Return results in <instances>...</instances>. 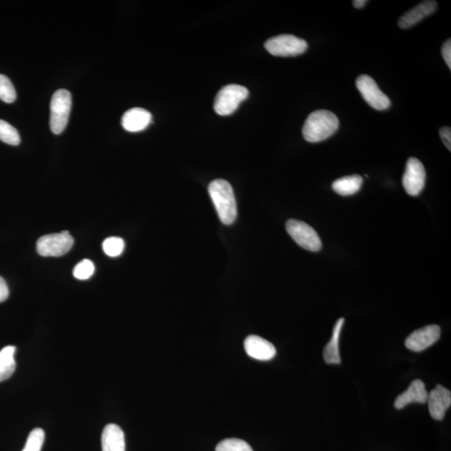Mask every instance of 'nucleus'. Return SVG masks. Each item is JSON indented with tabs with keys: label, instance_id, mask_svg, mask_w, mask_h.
<instances>
[{
	"label": "nucleus",
	"instance_id": "23",
	"mask_svg": "<svg viewBox=\"0 0 451 451\" xmlns=\"http://www.w3.org/2000/svg\"><path fill=\"white\" fill-rule=\"evenodd\" d=\"M16 99V91L11 80L4 75H0V100L11 104Z\"/></svg>",
	"mask_w": 451,
	"mask_h": 451
},
{
	"label": "nucleus",
	"instance_id": "7",
	"mask_svg": "<svg viewBox=\"0 0 451 451\" xmlns=\"http://www.w3.org/2000/svg\"><path fill=\"white\" fill-rule=\"evenodd\" d=\"M74 239L68 231L49 234L38 240L36 249L42 257H61L72 248Z\"/></svg>",
	"mask_w": 451,
	"mask_h": 451
},
{
	"label": "nucleus",
	"instance_id": "5",
	"mask_svg": "<svg viewBox=\"0 0 451 451\" xmlns=\"http://www.w3.org/2000/svg\"><path fill=\"white\" fill-rule=\"evenodd\" d=\"M264 46L274 56L289 57L305 53L308 49V43L291 34H280L269 39Z\"/></svg>",
	"mask_w": 451,
	"mask_h": 451
},
{
	"label": "nucleus",
	"instance_id": "19",
	"mask_svg": "<svg viewBox=\"0 0 451 451\" xmlns=\"http://www.w3.org/2000/svg\"><path fill=\"white\" fill-rule=\"evenodd\" d=\"M16 348L6 346L0 351V382L6 380L13 375L16 369V363L14 360Z\"/></svg>",
	"mask_w": 451,
	"mask_h": 451
},
{
	"label": "nucleus",
	"instance_id": "3",
	"mask_svg": "<svg viewBox=\"0 0 451 451\" xmlns=\"http://www.w3.org/2000/svg\"><path fill=\"white\" fill-rule=\"evenodd\" d=\"M71 94L67 90H58L51 102V129L54 134L60 135L68 124L71 110Z\"/></svg>",
	"mask_w": 451,
	"mask_h": 451
},
{
	"label": "nucleus",
	"instance_id": "13",
	"mask_svg": "<svg viewBox=\"0 0 451 451\" xmlns=\"http://www.w3.org/2000/svg\"><path fill=\"white\" fill-rule=\"evenodd\" d=\"M428 392L422 380H415L410 384L408 390L397 397L395 407L397 410L405 408L411 403L425 404L427 402Z\"/></svg>",
	"mask_w": 451,
	"mask_h": 451
},
{
	"label": "nucleus",
	"instance_id": "9",
	"mask_svg": "<svg viewBox=\"0 0 451 451\" xmlns=\"http://www.w3.org/2000/svg\"><path fill=\"white\" fill-rule=\"evenodd\" d=\"M426 180L425 169L421 161L415 158H410L407 161L403 186L405 192L412 197H416L422 192Z\"/></svg>",
	"mask_w": 451,
	"mask_h": 451
},
{
	"label": "nucleus",
	"instance_id": "12",
	"mask_svg": "<svg viewBox=\"0 0 451 451\" xmlns=\"http://www.w3.org/2000/svg\"><path fill=\"white\" fill-rule=\"evenodd\" d=\"M244 348L248 355L255 360L268 361L276 355L275 347L270 342L257 335H250L244 341Z\"/></svg>",
	"mask_w": 451,
	"mask_h": 451
},
{
	"label": "nucleus",
	"instance_id": "24",
	"mask_svg": "<svg viewBox=\"0 0 451 451\" xmlns=\"http://www.w3.org/2000/svg\"><path fill=\"white\" fill-rule=\"evenodd\" d=\"M216 451H253L246 441L239 439H227L217 445Z\"/></svg>",
	"mask_w": 451,
	"mask_h": 451
},
{
	"label": "nucleus",
	"instance_id": "25",
	"mask_svg": "<svg viewBox=\"0 0 451 451\" xmlns=\"http://www.w3.org/2000/svg\"><path fill=\"white\" fill-rule=\"evenodd\" d=\"M95 273V265L89 259H84L74 268L73 275L79 280L89 279Z\"/></svg>",
	"mask_w": 451,
	"mask_h": 451
},
{
	"label": "nucleus",
	"instance_id": "22",
	"mask_svg": "<svg viewBox=\"0 0 451 451\" xmlns=\"http://www.w3.org/2000/svg\"><path fill=\"white\" fill-rule=\"evenodd\" d=\"M45 431L41 428L34 429L28 436L26 445L22 451H41L45 442Z\"/></svg>",
	"mask_w": 451,
	"mask_h": 451
},
{
	"label": "nucleus",
	"instance_id": "2",
	"mask_svg": "<svg viewBox=\"0 0 451 451\" xmlns=\"http://www.w3.org/2000/svg\"><path fill=\"white\" fill-rule=\"evenodd\" d=\"M338 126L340 121L335 114L330 111L318 110L308 116L303 127V135L307 141L316 143L330 138Z\"/></svg>",
	"mask_w": 451,
	"mask_h": 451
},
{
	"label": "nucleus",
	"instance_id": "17",
	"mask_svg": "<svg viewBox=\"0 0 451 451\" xmlns=\"http://www.w3.org/2000/svg\"><path fill=\"white\" fill-rule=\"evenodd\" d=\"M344 323V318H341L337 321L333 327L331 340L323 350V359L328 365H340L341 363L340 347L338 346H340V338Z\"/></svg>",
	"mask_w": 451,
	"mask_h": 451
},
{
	"label": "nucleus",
	"instance_id": "28",
	"mask_svg": "<svg viewBox=\"0 0 451 451\" xmlns=\"http://www.w3.org/2000/svg\"><path fill=\"white\" fill-rule=\"evenodd\" d=\"M9 295V290L6 281L0 276V303H3L6 300Z\"/></svg>",
	"mask_w": 451,
	"mask_h": 451
},
{
	"label": "nucleus",
	"instance_id": "20",
	"mask_svg": "<svg viewBox=\"0 0 451 451\" xmlns=\"http://www.w3.org/2000/svg\"><path fill=\"white\" fill-rule=\"evenodd\" d=\"M0 141L9 145L18 146L21 143V136L14 126L6 121L0 120Z\"/></svg>",
	"mask_w": 451,
	"mask_h": 451
},
{
	"label": "nucleus",
	"instance_id": "1",
	"mask_svg": "<svg viewBox=\"0 0 451 451\" xmlns=\"http://www.w3.org/2000/svg\"><path fill=\"white\" fill-rule=\"evenodd\" d=\"M208 193L221 222L233 224L238 217V208L232 186L227 181L215 180L210 183Z\"/></svg>",
	"mask_w": 451,
	"mask_h": 451
},
{
	"label": "nucleus",
	"instance_id": "18",
	"mask_svg": "<svg viewBox=\"0 0 451 451\" xmlns=\"http://www.w3.org/2000/svg\"><path fill=\"white\" fill-rule=\"evenodd\" d=\"M363 178L359 175L344 176L333 181L332 188L340 196H351L357 193L362 188Z\"/></svg>",
	"mask_w": 451,
	"mask_h": 451
},
{
	"label": "nucleus",
	"instance_id": "16",
	"mask_svg": "<svg viewBox=\"0 0 451 451\" xmlns=\"http://www.w3.org/2000/svg\"><path fill=\"white\" fill-rule=\"evenodd\" d=\"M102 451H126L125 434L120 426L107 425L101 435Z\"/></svg>",
	"mask_w": 451,
	"mask_h": 451
},
{
	"label": "nucleus",
	"instance_id": "10",
	"mask_svg": "<svg viewBox=\"0 0 451 451\" xmlns=\"http://www.w3.org/2000/svg\"><path fill=\"white\" fill-rule=\"evenodd\" d=\"M440 337V326L435 325L425 326L412 333L406 338L405 346L411 351L421 352L433 345L439 340Z\"/></svg>",
	"mask_w": 451,
	"mask_h": 451
},
{
	"label": "nucleus",
	"instance_id": "11",
	"mask_svg": "<svg viewBox=\"0 0 451 451\" xmlns=\"http://www.w3.org/2000/svg\"><path fill=\"white\" fill-rule=\"evenodd\" d=\"M429 410L434 420H442L445 412L451 405L450 391L442 385H437L428 394Z\"/></svg>",
	"mask_w": 451,
	"mask_h": 451
},
{
	"label": "nucleus",
	"instance_id": "15",
	"mask_svg": "<svg viewBox=\"0 0 451 451\" xmlns=\"http://www.w3.org/2000/svg\"><path fill=\"white\" fill-rule=\"evenodd\" d=\"M437 8V3L433 0H427L418 4L417 6L410 9L399 19V26L401 29H408L422 21L425 17L430 16Z\"/></svg>",
	"mask_w": 451,
	"mask_h": 451
},
{
	"label": "nucleus",
	"instance_id": "27",
	"mask_svg": "<svg viewBox=\"0 0 451 451\" xmlns=\"http://www.w3.org/2000/svg\"><path fill=\"white\" fill-rule=\"evenodd\" d=\"M442 55L444 57V60L446 63V65L451 69V41L449 39L448 41H446L442 46Z\"/></svg>",
	"mask_w": 451,
	"mask_h": 451
},
{
	"label": "nucleus",
	"instance_id": "26",
	"mask_svg": "<svg viewBox=\"0 0 451 451\" xmlns=\"http://www.w3.org/2000/svg\"><path fill=\"white\" fill-rule=\"evenodd\" d=\"M440 136L441 140L444 142V144L447 147L448 150L451 151V129L448 126H445L440 130Z\"/></svg>",
	"mask_w": 451,
	"mask_h": 451
},
{
	"label": "nucleus",
	"instance_id": "21",
	"mask_svg": "<svg viewBox=\"0 0 451 451\" xmlns=\"http://www.w3.org/2000/svg\"><path fill=\"white\" fill-rule=\"evenodd\" d=\"M103 251L111 258L119 257L125 249L124 240L121 238L111 237L102 243Z\"/></svg>",
	"mask_w": 451,
	"mask_h": 451
},
{
	"label": "nucleus",
	"instance_id": "29",
	"mask_svg": "<svg viewBox=\"0 0 451 451\" xmlns=\"http://www.w3.org/2000/svg\"><path fill=\"white\" fill-rule=\"evenodd\" d=\"M368 3L367 0H355V1H353V4L356 9H361L365 6V4Z\"/></svg>",
	"mask_w": 451,
	"mask_h": 451
},
{
	"label": "nucleus",
	"instance_id": "14",
	"mask_svg": "<svg viewBox=\"0 0 451 451\" xmlns=\"http://www.w3.org/2000/svg\"><path fill=\"white\" fill-rule=\"evenodd\" d=\"M153 116L148 111L142 108H132L127 111L121 119L123 128L130 132L143 131L151 124Z\"/></svg>",
	"mask_w": 451,
	"mask_h": 451
},
{
	"label": "nucleus",
	"instance_id": "8",
	"mask_svg": "<svg viewBox=\"0 0 451 451\" xmlns=\"http://www.w3.org/2000/svg\"><path fill=\"white\" fill-rule=\"evenodd\" d=\"M356 86L365 101L377 111L389 109L391 102L389 97L381 91L372 77L362 75L358 77Z\"/></svg>",
	"mask_w": 451,
	"mask_h": 451
},
{
	"label": "nucleus",
	"instance_id": "4",
	"mask_svg": "<svg viewBox=\"0 0 451 451\" xmlns=\"http://www.w3.org/2000/svg\"><path fill=\"white\" fill-rule=\"evenodd\" d=\"M248 95L246 87L236 84L226 86L216 96L214 110L220 116L231 115Z\"/></svg>",
	"mask_w": 451,
	"mask_h": 451
},
{
	"label": "nucleus",
	"instance_id": "6",
	"mask_svg": "<svg viewBox=\"0 0 451 451\" xmlns=\"http://www.w3.org/2000/svg\"><path fill=\"white\" fill-rule=\"evenodd\" d=\"M287 232L299 246L310 252H318L322 248L320 236L310 225L301 221L290 219L286 224Z\"/></svg>",
	"mask_w": 451,
	"mask_h": 451
}]
</instances>
